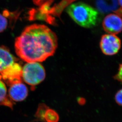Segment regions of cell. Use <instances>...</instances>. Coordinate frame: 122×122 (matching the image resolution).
Segmentation results:
<instances>
[{
    "instance_id": "6da1fadb",
    "label": "cell",
    "mask_w": 122,
    "mask_h": 122,
    "mask_svg": "<svg viewBox=\"0 0 122 122\" xmlns=\"http://www.w3.org/2000/svg\"><path fill=\"white\" fill-rule=\"evenodd\" d=\"M56 35L46 26L33 24L25 29L15 43L16 54L27 62H40L53 55L57 47Z\"/></svg>"
},
{
    "instance_id": "30bf717a",
    "label": "cell",
    "mask_w": 122,
    "mask_h": 122,
    "mask_svg": "<svg viewBox=\"0 0 122 122\" xmlns=\"http://www.w3.org/2000/svg\"><path fill=\"white\" fill-rule=\"evenodd\" d=\"M36 6L42 8L50 6L54 0H32Z\"/></svg>"
},
{
    "instance_id": "52a82bcc",
    "label": "cell",
    "mask_w": 122,
    "mask_h": 122,
    "mask_svg": "<svg viewBox=\"0 0 122 122\" xmlns=\"http://www.w3.org/2000/svg\"><path fill=\"white\" fill-rule=\"evenodd\" d=\"M9 96L14 101H22L27 98L28 93L27 88L21 82L15 83L10 85Z\"/></svg>"
},
{
    "instance_id": "8fae6325",
    "label": "cell",
    "mask_w": 122,
    "mask_h": 122,
    "mask_svg": "<svg viewBox=\"0 0 122 122\" xmlns=\"http://www.w3.org/2000/svg\"><path fill=\"white\" fill-rule=\"evenodd\" d=\"M8 25V21L6 19L0 14V32L5 30Z\"/></svg>"
},
{
    "instance_id": "ba28073f",
    "label": "cell",
    "mask_w": 122,
    "mask_h": 122,
    "mask_svg": "<svg viewBox=\"0 0 122 122\" xmlns=\"http://www.w3.org/2000/svg\"><path fill=\"white\" fill-rule=\"evenodd\" d=\"M15 59L5 47H0V73L13 65Z\"/></svg>"
},
{
    "instance_id": "9c48e42d",
    "label": "cell",
    "mask_w": 122,
    "mask_h": 122,
    "mask_svg": "<svg viewBox=\"0 0 122 122\" xmlns=\"http://www.w3.org/2000/svg\"><path fill=\"white\" fill-rule=\"evenodd\" d=\"M0 104L12 107V104L7 94V89L5 83L0 79Z\"/></svg>"
},
{
    "instance_id": "3957f363",
    "label": "cell",
    "mask_w": 122,
    "mask_h": 122,
    "mask_svg": "<svg viewBox=\"0 0 122 122\" xmlns=\"http://www.w3.org/2000/svg\"><path fill=\"white\" fill-rule=\"evenodd\" d=\"M46 77L45 69L38 62H27L22 68V78L27 84L32 86L38 85Z\"/></svg>"
},
{
    "instance_id": "5bb4252c",
    "label": "cell",
    "mask_w": 122,
    "mask_h": 122,
    "mask_svg": "<svg viewBox=\"0 0 122 122\" xmlns=\"http://www.w3.org/2000/svg\"><path fill=\"white\" fill-rule=\"evenodd\" d=\"M119 5L122 8V0H118Z\"/></svg>"
},
{
    "instance_id": "7a4b0ae2",
    "label": "cell",
    "mask_w": 122,
    "mask_h": 122,
    "mask_svg": "<svg viewBox=\"0 0 122 122\" xmlns=\"http://www.w3.org/2000/svg\"><path fill=\"white\" fill-rule=\"evenodd\" d=\"M66 11L74 22L83 27H93L98 22L99 16L98 11L83 2L72 3L67 7Z\"/></svg>"
},
{
    "instance_id": "4fadbf2b",
    "label": "cell",
    "mask_w": 122,
    "mask_h": 122,
    "mask_svg": "<svg viewBox=\"0 0 122 122\" xmlns=\"http://www.w3.org/2000/svg\"><path fill=\"white\" fill-rule=\"evenodd\" d=\"M113 77L114 79L122 83V63L119 65L118 72Z\"/></svg>"
},
{
    "instance_id": "277c9868",
    "label": "cell",
    "mask_w": 122,
    "mask_h": 122,
    "mask_svg": "<svg viewBox=\"0 0 122 122\" xmlns=\"http://www.w3.org/2000/svg\"><path fill=\"white\" fill-rule=\"evenodd\" d=\"M100 47L104 54L114 55L119 52L121 47V41L115 35L106 34L102 36Z\"/></svg>"
},
{
    "instance_id": "5b68a950",
    "label": "cell",
    "mask_w": 122,
    "mask_h": 122,
    "mask_svg": "<svg viewBox=\"0 0 122 122\" xmlns=\"http://www.w3.org/2000/svg\"><path fill=\"white\" fill-rule=\"evenodd\" d=\"M22 68L15 62L13 65L0 73V79H2L10 85L21 82Z\"/></svg>"
},
{
    "instance_id": "8992f818",
    "label": "cell",
    "mask_w": 122,
    "mask_h": 122,
    "mask_svg": "<svg viewBox=\"0 0 122 122\" xmlns=\"http://www.w3.org/2000/svg\"><path fill=\"white\" fill-rule=\"evenodd\" d=\"M102 27L104 30L109 34H118L122 31V18L117 14H109L104 18Z\"/></svg>"
},
{
    "instance_id": "7c38bea8",
    "label": "cell",
    "mask_w": 122,
    "mask_h": 122,
    "mask_svg": "<svg viewBox=\"0 0 122 122\" xmlns=\"http://www.w3.org/2000/svg\"><path fill=\"white\" fill-rule=\"evenodd\" d=\"M115 100L118 104L122 106V89L117 92L115 95Z\"/></svg>"
}]
</instances>
